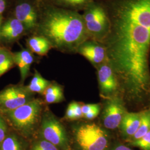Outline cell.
<instances>
[{
	"label": "cell",
	"mask_w": 150,
	"mask_h": 150,
	"mask_svg": "<svg viewBox=\"0 0 150 150\" xmlns=\"http://www.w3.org/2000/svg\"><path fill=\"white\" fill-rule=\"evenodd\" d=\"M110 31L102 43L107 62L131 98L150 88V0H103Z\"/></svg>",
	"instance_id": "obj_1"
},
{
	"label": "cell",
	"mask_w": 150,
	"mask_h": 150,
	"mask_svg": "<svg viewBox=\"0 0 150 150\" xmlns=\"http://www.w3.org/2000/svg\"><path fill=\"white\" fill-rule=\"evenodd\" d=\"M38 17L35 33L47 40L52 48L75 54L82 43L90 39L82 15L42 0L38 1Z\"/></svg>",
	"instance_id": "obj_2"
},
{
	"label": "cell",
	"mask_w": 150,
	"mask_h": 150,
	"mask_svg": "<svg viewBox=\"0 0 150 150\" xmlns=\"http://www.w3.org/2000/svg\"><path fill=\"white\" fill-rule=\"evenodd\" d=\"M43 99L35 98L16 109L1 114L9 127L24 139L38 136L43 110Z\"/></svg>",
	"instance_id": "obj_3"
},
{
	"label": "cell",
	"mask_w": 150,
	"mask_h": 150,
	"mask_svg": "<svg viewBox=\"0 0 150 150\" xmlns=\"http://www.w3.org/2000/svg\"><path fill=\"white\" fill-rule=\"evenodd\" d=\"M71 131L81 150H108L110 137L107 131L95 122L71 123Z\"/></svg>",
	"instance_id": "obj_4"
},
{
	"label": "cell",
	"mask_w": 150,
	"mask_h": 150,
	"mask_svg": "<svg viewBox=\"0 0 150 150\" xmlns=\"http://www.w3.org/2000/svg\"><path fill=\"white\" fill-rule=\"evenodd\" d=\"M47 141L59 150H70V136L64 121H61L46 105L41 118L38 137Z\"/></svg>",
	"instance_id": "obj_5"
},
{
	"label": "cell",
	"mask_w": 150,
	"mask_h": 150,
	"mask_svg": "<svg viewBox=\"0 0 150 150\" xmlns=\"http://www.w3.org/2000/svg\"><path fill=\"white\" fill-rule=\"evenodd\" d=\"M82 15L90 39L102 43L110 31V21L103 0L92 2Z\"/></svg>",
	"instance_id": "obj_6"
},
{
	"label": "cell",
	"mask_w": 150,
	"mask_h": 150,
	"mask_svg": "<svg viewBox=\"0 0 150 150\" xmlns=\"http://www.w3.org/2000/svg\"><path fill=\"white\" fill-rule=\"evenodd\" d=\"M35 94L20 83L6 86L0 91V114L13 110L31 101Z\"/></svg>",
	"instance_id": "obj_7"
},
{
	"label": "cell",
	"mask_w": 150,
	"mask_h": 150,
	"mask_svg": "<svg viewBox=\"0 0 150 150\" xmlns=\"http://www.w3.org/2000/svg\"><path fill=\"white\" fill-rule=\"evenodd\" d=\"M127 112L122 99L115 95L106 99L103 106L101 120L105 129H115L120 127Z\"/></svg>",
	"instance_id": "obj_8"
},
{
	"label": "cell",
	"mask_w": 150,
	"mask_h": 150,
	"mask_svg": "<svg viewBox=\"0 0 150 150\" xmlns=\"http://www.w3.org/2000/svg\"><path fill=\"white\" fill-rule=\"evenodd\" d=\"M14 16L23 24L27 33L35 32L38 17V2L34 3L29 0L20 1L15 7Z\"/></svg>",
	"instance_id": "obj_9"
},
{
	"label": "cell",
	"mask_w": 150,
	"mask_h": 150,
	"mask_svg": "<svg viewBox=\"0 0 150 150\" xmlns=\"http://www.w3.org/2000/svg\"><path fill=\"white\" fill-rule=\"evenodd\" d=\"M96 69L101 96L106 99L116 95L118 79L111 66L107 62L98 66Z\"/></svg>",
	"instance_id": "obj_10"
},
{
	"label": "cell",
	"mask_w": 150,
	"mask_h": 150,
	"mask_svg": "<svg viewBox=\"0 0 150 150\" xmlns=\"http://www.w3.org/2000/svg\"><path fill=\"white\" fill-rule=\"evenodd\" d=\"M77 53L83 56L96 68L107 62L105 45L92 39H88L82 43L77 49Z\"/></svg>",
	"instance_id": "obj_11"
},
{
	"label": "cell",
	"mask_w": 150,
	"mask_h": 150,
	"mask_svg": "<svg viewBox=\"0 0 150 150\" xmlns=\"http://www.w3.org/2000/svg\"><path fill=\"white\" fill-rule=\"evenodd\" d=\"M27 32L21 22L15 17L9 18L1 25L0 38L7 42H15Z\"/></svg>",
	"instance_id": "obj_12"
},
{
	"label": "cell",
	"mask_w": 150,
	"mask_h": 150,
	"mask_svg": "<svg viewBox=\"0 0 150 150\" xmlns=\"http://www.w3.org/2000/svg\"><path fill=\"white\" fill-rule=\"evenodd\" d=\"M15 64L20 71L21 81L20 83L24 84L30 73L32 64L34 62V56L28 49H22L20 51L13 53Z\"/></svg>",
	"instance_id": "obj_13"
},
{
	"label": "cell",
	"mask_w": 150,
	"mask_h": 150,
	"mask_svg": "<svg viewBox=\"0 0 150 150\" xmlns=\"http://www.w3.org/2000/svg\"><path fill=\"white\" fill-rule=\"evenodd\" d=\"M142 111L139 112H127L120 123V127L122 134L127 139L136 133L139 127Z\"/></svg>",
	"instance_id": "obj_14"
},
{
	"label": "cell",
	"mask_w": 150,
	"mask_h": 150,
	"mask_svg": "<svg viewBox=\"0 0 150 150\" xmlns=\"http://www.w3.org/2000/svg\"><path fill=\"white\" fill-rule=\"evenodd\" d=\"M42 96L43 101L47 105L61 103L65 100L64 87L54 81L51 82Z\"/></svg>",
	"instance_id": "obj_15"
},
{
	"label": "cell",
	"mask_w": 150,
	"mask_h": 150,
	"mask_svg": "<svg viewBox=\"0 0 150 150\" xmlns=\"http://www.w3.org/2000/svg\"><path fill=\"white\" fill-rule=\"evenodd\" d=\"M27 45L28 50L39 56H46L52 48L46 38L39 35H35L27 38Z\"/></svg>",
	"instance_id": "obj_16"
},
{
	"label": "cell",
	"mask_w": 150,
	"mask_h": 150,
	"mask_svg": "<svg viewBox=\"0 0 150 150\" xmlns=\"http://www.w3.org/2000/svg\"><path fill=\"white\" fill-rule=\"evenodd\" d=\"M15 131H9L0 144V150H26V142Z\"/></svg>",
	"instance_id": "obj_17"
},
{
	"label": "cell",
	"mask_w": 150,
	"mask_h": 150,
	"mask_svg": "<svg viewBox=\"0 0 150 150\" xmlns=\"http://www.w3.org/2000/svg\"><path fill=\"white\" fill-rule=\"evenodd\" d=\"M52 81L45 79L38 70H35L34 74L30 83L27 85L28 90L36 94L43 95V92Z\"/></svg>",
	"instance_id": "obj_18"
},
{
	"label": "cell",
	"mask_w": 150,
	"mask_h": 150,
	"mask_svg": "<svg viewBox=\"0 0 150 150\" xmlns=\"http://www.w3.org/2000/svg\"><path fill=\"white\" fill-rule=\"evenodd\" d=\"M98 0H51V4L61 8L70 10L83 11L92 2Z\"/></svg>",
	"instance_id": "obj_19"
},
{
	"label": "cell",
	"mask_w": 150,
	"mask_h": 150,
	"mask_svg": "<svg viewBox=\"0 0 150 150\" xmlns=\"http://www.w3.org/2000/svg\"><path fill=\"white\" fill-rule=\"evenodd\" d=\"M150 131V110L142 111L141 120L139 127L131 137L127 139L129 142L139 139Z\"/></svg>",
	"instance_id": "obj_20"
},
{
	"label": "cell",
	"mask_w": 150,
	"mask_h": 150,
	"mask_svg": "<svg viewBox=\"0 0 150 150\" xmlns=\"http://www.w3.org/2000/svg\"><path fill=\"white\" fill-rule=\"evenodd\" d=\"M13 53L5 47H0V77L14 66Z\"/></svg>",
	"instance_id": "obj_21"
},
{
	"label": "cell",
	"mask_w": 150,
	"mask_h": 150,
	"mask_svg": "<svg viewBox=\"0 0 150 150\" xmlns=\"http://www.w3.org/2000/svg\"><path fill=\"white\" fill-rule=\"evenodd\" d=\"M32 142L30 150H59L54 145L40 137Z\"/></svg>",
	"instance_id": "obj_22"
},
{
	"label": "cell",
	"mask_w": 150,
	"mask_h": 150,
	"mask_svg": "<svg viewBox=\"0 0 150 150\" xmlns=\"http://www.w3.org/2000/svg\"><path fill=\"white\" fill-rule=\"evenodd\" d=\"M129 145L143 150H150V131L139 139L129 142Z\"/></svg>",
	"instance_id": "obj_23"
},
{
	"label": "cell",
	"mask_w": 150,
	"mask_h": 150,
	"mask_svg": "<svg viewBox=\"0 0 150 150\" xmlns=\"http://www.w3.org/2000/svg\"><path fill=\"white\" fill-rule=\"evenodd\" d=\"M10 127L5 120L0 114V144L5 139L9 132Z\"/></svg>",
	"instance_id": "obj_24"
},
{
	"label": "cell",
	"mask_w": 150,
	"mask_h": 150,
	"mask_svg": "<svg viewBox=\"0 0 150 150\" xmlns=\"http://www.w3.org/2000/svg\"><path fill=\"white\" fill-rule=\"evenodd\" d=\"M63 120V121L67 122H74L77 121L75 112L71 102L67 107Z\"/></svg>",
	"instance_id": "obj_25"
},
{
	"label": "cell",
	"mask_w": 150,
	"mask_h": 150,
	"mask_svg": "<svg viewBox=\"0 0 150 150\" xmlns=\"http://www.w3.org/2000/svg\"><path fill=\"white\" fill-rule=\"evenodd\" d=\"M72 106L74 108V112H75V115L76 117L77 121L83 118V114L82 112V105L83 103L79 102H76V101H72L71 102Z\"/></svg>",
	"instance_id": "obj_26"
},
{
	"label": "cell",
	"mask_w": 150,
	"mask_h": 150,
	"mask_svg": "<svg viewBox=\"0 0 150 150\" xmlns=\"http://www.w3.org/2000/svg\"><path fill=\"white\" fill-rule=\"evenodd\" d=\"M100 107H101V105L100 103L82 104L81 108H82V112L83 116L87 113L91 112V111Z\"/></svg>",
	"instance_id": "obj_27"
},
{
	"label": "cell",
	"mask_w": 150,
	"mask_h": 150,
	"mask_svg": "<svg viewBox=\"0 0 150 150\" xmlns=\"http://www.w3.org/2000/svg\"><path fill=\"white\" fill-rule=\"evenodd\" d=\"M101 107H98L96 109H95V110L91 111V112L84 115L83 116V118H85L86 120H88V121L92 120L96 118L98 116V115L101 112Z\"/></svg>",
	"instance_id": "obj_28"
},
{
	"label": "cell",
	"mask_w": 150,
	"mask_h": 150,
	"mask_svg": "<svg viewBox=\"0 0 150 150\" xmlns=\"http://www.w3.org/2000/svg\"><path fill=\"white\" fill-rule=\"evenodd\" d=\"M6 7V0H0V15L5 10Z\"/></svg>",
	"instance_id": "obj_29"
},
{
	"label": "cell",
	"mask_w": 150,
	"mask_h": 150,
	"mask_svg": "<svg viewBox=\"0 0 150 150\" xmlns=\"http://www.w3.org/2000/svg\"><path fill=\"white\" fill-rule=\"evenodd\" d=\"M112 150H132L129 147L123 145H118L116 146Z\"/></svg>",
	"instance_id": "obj_30"
},
{
	"label": "cell",
	"mask_w": 150,
	"mask_h": 150,
	"mask_svg": "<svg viewBox=\"0 0 150 150\" xmlns=\"http://www.w3.org/2000/svg\"><path fill=\"white\" fill-rule=\"evenodd\" d=\"M2 15H0V24L2 23Z\"/></svg>",
	"instance_id": "obj_31"
},
{
	"label": "cell",
	"mask_w": 150,
	"mask_h": 150,
	"mask_svg": "<svg viewBox=\"0 0 150 150\" xmlns=\"http://www.w3.org/2000/svg\"></svg>",
	"instance_id": "obj_32"
},
{
	"label": "cell",
	"mask_w": 150,
	"mask_h": 150,
	"mask_svg": "<svg viewBox=\"0 0 150 150\" xmlns=\"http://www.w3.org/2000/svg\"><path fill=\"white\" fill-rule=\"evenodd\" d=\"M149 110H150V109H149Z\"/></svg>",
	"instance_id": "obj_33"
}]
</instances>
